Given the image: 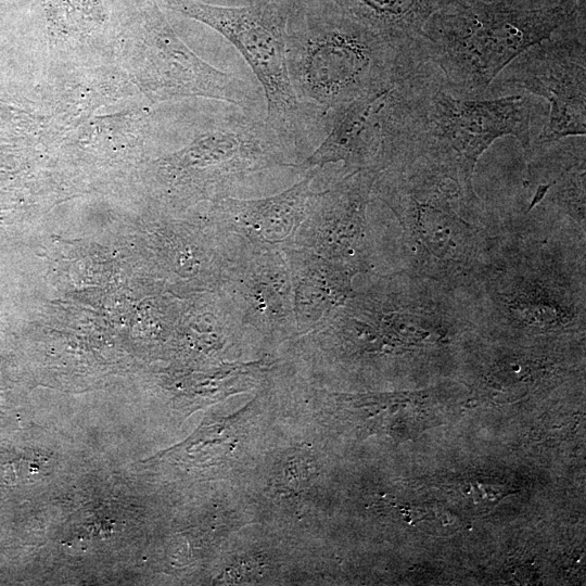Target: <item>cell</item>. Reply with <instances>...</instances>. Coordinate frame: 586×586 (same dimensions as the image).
<instances>
[{
	"instance_id": "obj_1",
	"label": "cell",
	"mask_w": 586,
	"mask_h": 586,
	"mask_svg": "<svg viewBox=\"0 0 586 586\" xmlns=\"http://www.w3.org/2000/svg\"><path fill=\"white\" fill-rule=\"evenodd\" d=\"M534 100L528 93L460 97L435 66L421 64L395 85L388 165L422 158L473 190L474 166L495 140L512 136L530 148Z\"/></svg>"
},
{
	"instance_id": "obj_2",
	"label": "cell",
	"mask_w": 586,
	"mask_h": 586,
	"mask_svg": "<svg viewBox=\"0 0 586 586\" xmlns=\"http://www.w3.org/2000/svg\"><path fill=\"white\" fill-rule=\"evenodd\" d=\"M581 1L538 9L459 1L428 20L418 59L435 66L456 94L485 97L496 77L528 48L562 31L585 29Z\"/></svg>"
},
{
	"instance_id": "obj_3",
	"label": "cell",
	"mask_w": 586,
	"mask_h": 586,
	"mask_svg": "<svg viewBox=\"0 0 586 586\" xmlns=\"http://www.w3.org/2000/svg\"><path fill=\"white\" fill-rule=\"evenodd\" d=\"M331 4L329 12L306 16L302 25H285L294 91L330 118L336 109L419 66L400 60L379 37Z\"/></svg>"
},
{
	"instance_id": "obj_4",
	"label": "cell",
	"mask_w": 586,
	"mask_h": 586,
	"mask_svg": "<svg viewBox=\"0 0 586 586\" xmlns=\"http://www.w3.org/2000/svg\"><path fill=\"white\" fill-rule=\"evenodd\" d=\"M168 4L219 33L241 53L263 89L265 120L288 152L303 150L318 127L329 128L330 116L302 102L294 91L286 60L288 15L278 3L227 7L200 0H168Z\"/></svg>"
},
{
	"instance_id": "obj_5",
	"label": "cell",
	"mask_w": 586,
	"mask_h": 586,
	"mask_svg": "<svg viewBox=\"0 0 586 586\" xmlns=\"http://www.w3.org/2000/svg\"><path fill=\"white\" fill-rule=\"evenodd\" d=\"M520 90L549 104L548 120L531 143L585 136V30L562 31L528 48L496 77L485 97Z\"/></svg>"
},
{
	"instance_id": "obj_6",
	"label": "cell",
	"mask_w": 586,
	"mask_h": 586,
	"mask_svg": "<svg viewBox=\"0 0 586 586\" xmlns=\"http://www.w3.org/2000/svg\"><path fill=\"white\" fill-rule=\"evenodd\" d=\"M397 81L364 93L336 109L331 114L326 138L303 163L295 166L307 169L342 161L353 171L380 173L387 151Z\"/></svg>"
},
{
	"instance_id": "obj_7",
	"label": "cell",
	"mask_w": 586,
	"mask_h": 586,
	"mask_svg": "<svg viewBox=\"0 0 586 586\" xmlns=\"http://www.w3.org/2000/svg\"><path fill=\"white\" fill-rule=\"evenodd\" d=\"M379 37L400 60L423 64L418 48L428 20L462 0H329Z\"/></svg>"
},
{
	"instance_id": "obj_8",
	"label": "cell",
	"mask_w": 586,
	"mask_h": 586,
	"mask_svg": "<svg viewBox=\"0 0 586 586\" xmlns=\"http://www.w3.org/2000/svg\"><path fill=\"white\" fill-rule=\"evenodd\" d=\"M309 175L289 190L260 200L230 199L222 206L230 222L246 230H292L307 216L316 198Z\"/></svg>"
}]
</instances>
